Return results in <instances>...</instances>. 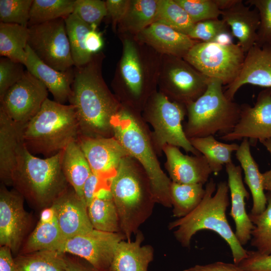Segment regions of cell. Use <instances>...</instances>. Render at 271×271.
I'll return each mask as SVG.
<instances>
[{
	"instance_id": "6da1fadb",
	"label": "cell",
	"mask_w": 271,
	"mask_h": 271,
	"mask_svg": "<svg viewBox=\"0 0 271 271\" xmlns=\"http://www.w3.org/2000/svg\"><path fill=\"white\" fill-rule=\"evenodd\" d=\"M103 54H93L86 65L74 68L72 90L68 101L74 108L79 136L99 138L113 137L111 121L121 103L102 75Z\"/></svg>"
},
{
	"instance_id": "7a4b0ae2",
	"label": "cell",
	"mask_w": 271,
	"mask_h": 271,
	"mask_svg": "<svg viewBox=\"0 0 271 271\" xmlns=\"http://www.w3.org/2000/svg\"><path fill=\"white\" fill-rule=\"evenodd\" d=\"M204 196L198 206L186 216L171 222L170 230L175 229L174 235L182 246L190 245L193 236L199 231L210 230L217 233L229 245L234 263L238 264L247 256L237 239L226 217L229 204V190L226 181L216 184L213 179L207 182Z\"/></svg>"
},
{
	"instance_id": "3957f363",
	"label": "cell",
	"mask_w": 271,
	"mask_h": 271,
	"mask_svg": "<svg viewBox=\"0 0 271 271\" xmlns=\"http://www.w3.org/2000/svg\"><path fill=\"white\" fill-rule=\"evenodd\" d=\"M112 82L114 95L123 106L141 113L158 84L162 55L154 49L144 54L141 42L126 37Z\"/></svg>"
},
{
	"instance_id": "277c9868",
	"label": "cell",
	"mask_w": 271,
	"mask_h": 271,
	"mask_svg": "<svg viewBox=\"0 0 271 271\" xmlns=\"http://www.w3.org/2000/svg\"><path fill=\"white\" fill-rule=\"evenodd\" d=\"M145 123L141 113L121 104L111 121L113 137L144 169L155 203L171 208L172 181L162 169Z\"/></svg>"
},
{
	"instance_id": "5b68a950",
	"label": "cell",
	"mask_w": 271,
	"mask_h": 271,
	"mask_svg": "<svg viewBox=\"0 0 271 271\" xmlns=\"http://www.w3.org/2000/svg\"><path fill=\"white\" fill-rule=\"evenodd\" d=\"M110 190L118 212L120 232L126 240L130 241L150 216L156 203L149 178L140 163L127 156L110 180Z\"/></svg>"
},
{
	"instance_id": "8992f818",
	"label": "cell",
	"mask_w": 271,
	"mask_h": 271,
	"mask_svg": "<svg viewBox=\"0 0 271 271\" xmlns=\"http://www.w3.org/2000/svg\"><path fill=\"white\" fill-rule=\"evenodd\" d=\"M79 136L78 121L70 104L48 98L37 114L24 126L23 141L33 155L46 158L63 151Z\"/></svg>"
},
{
	"instance_id": "52a82bcc",
	"label": "cell",
	"mask_w": 271,
	"mask_h": 271,
	"mask_svg": "<svg viewBox=\"0 0 271 271\" xmlns=\"http://www.w3.org/2000/svg\"><path fill=\"white\" fill-rule=\"evenodd\" d=\"M62 151L43 159L24 145L13 174L15 189L38 206H50L69 185L62 169Z\"/></svg>"
},
{
	"instance_id": "ba28073f",
	"label": "cell",
	"mask_w": 271,
	"mask_h": 271,
	"mask_svg": "<svg viewBox=\"0 0 271 271\" xmlns=\"http://www.w3.org/2000/svg\"><path fill=\"white\" fill-rule=\"evenodd\" d=\"M221 80L210 78L205 92L186 105L187 121L183 126L188 139L222 135L231 132L238 122L240 105L224 95Z\"/></svg>"
},
{
	"instance_id": "9c48e42d",
	"label": "cell",
	"mask_w": 271,
	"mask_h": 271,
	"mask_svg": "<svg viewBox=\"0 0 271 271\" xmlns=\"http://www.w3.org/2000/svg\"><path fill=\"white\" fill-rule=\"evenodd\" d=\"M142 112L144 120L153 127L151 137L157 154L161 155L165 146L171 145L194 155H201L185 133L182 121L187 111L184 105L173 101L160 91H156L148 99Z\"/></svg>"
},
{
	"instance_id": "30bf717a",
	"label": "cell",
	"mask_w": 271,
	"mask_h": 271,
	"mask_svg": "<svg viewBox=\"0 0 271 271\" xmlns=\"http://www.w3.org/2000/svg\"><path fill=\"white\" fill-rule=\"evenodd\" d=\"M245 55L237 43L221 45L199 41L183 59L203 75L219 79L227 86L239 75Z\"/></svg>"
},
{
	"instance_id": "8fae6325",
	"label": "cell",
	"mask_w": 271,
	"mask_h": 271,
	"mask_svg": "<svg viewBox=\"0 0 271 271\" xmlns=\"http://www.w3.org/2000/svg\"><path fill=\"white\" fill-rule=\"evenodd\" d=\"M209 81L183 58L162 55L158 85L171 100L186 106L205 92Z\"/></svg>"
},
{
	"instance_id": "7c38bea8",
	"label": "cell",
	"mask_w": 271,
	"mask_h": 271,
	"mask_svg": "<svg viewBox=\"0 0 271 271\" xmlns=\"http://www.w3.org/2000/svg\"><path fill=\"white\" fill-rule=\"evenodd\" d=\"M28 29V45L42 61L59 71L73 69L65 19L33 25Z\"/></svg>"
},
{
	"instance_id": "4fadbf2b",
	"label": "cell",
	"mask_w": 271,
	"mask_h": 271,
	"mask_svg": "<svg viewBox=\"0 0 271 271\" xmlns=\"http://www.w3.org/2000/svg\"><path fill=\"white\" fill-rule=\"evenodd\" d=\"M48 94L44 84L26 70L0 99V108L15 122L24 126L39 111Z\"/></svg>"
},
{
	"instance_id": "5bb4252c",
	"label": "cell",
	"mask_w": 271,
	"mask_h": 271,
	"mask_svg": "<svg viewBox=\"0 0 271 271\" xmlns=\"http://www.w3.org/2000/svg\"><path fill=\"white\" fill-rule=\"evenodd\" d=\"M126 240L121 232L92 230L65 240L59 251L82 258L100 269H108L117 244Z\"/></svg>"
},
{
	"instance_id": "9a60e30c",
	"label": "cell",
	"mask_w": 271,
	"mask_h": 271,
	"mask_svg": "<svg viewBox=\"0 0 271 271\" xmlns=\"http://www.w3.org/2000/svg\"><path fill=\"white\" fill-rule=\"evenodd\" d=\"M221 139L225 141L247 139L250 144L271 140V88L259 92L253 106L240 105L238 122L231 132L222 135Z\"/></svg>"
},
{
	"instance_id": "2e32d148",
	"label": "cell",
	"mask_w": 271,
	"mask_h": 271,
	"mask_svg": "<svg viewBox=\"0 0 271 271\" xmlns=\"http://www.w3.org/2000/svg\"><path fill=\"white\" fill-rule=\"evenodd\" d=\"M24 196L16 189L0 188V244L16 253L29 225V216L24 206Z\"/></svg>"
},
{
	"instance_id": "e0dca14e",
	"label": "cell",
	"mask_w": 271,
	"mask_h": 271,
	"mask_svg": "<svg viewBox=\"0 0 271 271\" xmlns=\"http://www.w3.org/2000/svg\"><path fill=\"white\" fill-rule=\"evenodd\" d=\"M92 172L110 181L115 176L122 160L129 156L113 137L90 138L79 136L77 139Z\"/></svg>"
},
{
	"instance_id": "ac0fdd59",
	"label": "cell",
	"mask_w": 271,
	"mask_h": 271,
	"mask_svg": "<svg viewBox=\"0 0 271 271\" xmlns=\"http://www.w3.org/2000/svg\"><path fill=\"white\" fill-rule=\"evenodd\" d=\"M247 84L271 88V44H255L246 53L241 70L234 81L226 86L225 96L233 100L238 89Z\"/></svg>"
},
{
	"instance_id": "d6986e66",
	"label": "cell",
	"mask_w": 271,
	"mask_h": 271,
	"mask_svg": "<svg viewBox=\"0 0 271 271\" xmlns=\"http://www.w3.org/2000/svg\"><path fill=\"white\" fill-rule=\"evenodd\" d=\"M51 205L65 240L93 229L86 203L70 186Z\"/></svg>"
},
{
	"instance_id": "ffe728a7",
	"label": "cell",
	"mask_w": 271,
	"mask_h": 271,
	"mask_svg": "<svg viewBox=\"0 0 271 271\" xmlns=\"http://www.w3.org/2000/svg\"><path fill=\"white\" fill-rule=\"evenodd\" d=\"M163 152L166 157L165 167L172 182L179 184H205L212 171L202 155L188 156L179 148L166 145Z\"/></svg>"
},
{
	"instance_id": "44dd1931",
	"label": "cell",
	"mask_w": 271,
	"mask_h": 271,
	"mask_svg": "<svg viewBox=\"0 0 271 271\" xmlns=\"http://www.w3.org/2000/svg\"><path fill=\"white\" fill-rule=\"evenodd\" d=\"M225 168L230 196V215L235 223L236 237L243 246L250 240L254 228L245 208V201L249 198V194L243 182L241 167L231 162L225 165Z\"/></svg>"
},
{
	"instance_id": "7402d4cb",
	"label": "cell",
	"mask_w": 271,
	"mask_h": 271,
	"mask_svg": "<svg viewBox=\"0 0 271 271\" xmlns=\"http://www.w3.org/2000/svg\"><path fill=\"white\" fill-rule=\"evenodd\" d=\"M135 38L161 55L183 58L198 41L164 24L155 22L135 35Z\"/></svg>"
},
{
	"instance_id": "603a6c76",
	"label": "cell",
	"mask_w": 271,
	"mask_h": 271,
	"mask_svg": "<svg viewBox=\"0 0 271 271\" xmlns=\"http://www.w3.org/2000/svg\"><path fill=\"white\" fill-rule=\"evenodd\" d=\"M23 128L0 108V178L5 185H13V174L24 146Z\"/></svg>"
},
{
	"instance_id": "cb8c5ba5",
	"label": "cell",
	"mask_w": 271,
	"mask_h": 271,
	"mask_svg": "<svg viewBox=\"0 0 271 271\" xmlns=\"http://www.w3.org/2000/svg\"><path fill=\"white\" fill-rule=\"evenodd\" d=\"M222 20L229 27L237 44L246 53L257 41V31L260 25L258 11L245 6L243 1L237 0L230 8L221 11Z\"/></svg>"
},
{
	"instance_id": "d4e9b609",
	"label": "cell",
	"mask_w": 271,
	"mask_h": 271,
	"mask_svg": "<svg viewBox=\"0 0 271 271\" xmlns=\"http://www.w3.org/2000/svg\"><path fill=\"white\" fill-rule=\"evenodd\" d=\"M26 51L24 66L27 70L44 84L54 100L65 104L71 93L74 69L65 72L58 71L42 61L28 45Z\"/></svg>"
},
{
	"instance_id": "484cf974",
	"label": "cell",
	"mask_w": 271,
	"mask_h": 271,
	"mask_svg": "<svg viewBox=\"0 0 271 271\" xmlns=\"http://www.w3.org/2000/svg\"><path fill=\"white\" fill-rule=\"evenodd\" d=\"M144 236L141 231L134 241L121 240L116 248L110 267L111 271H148L154 257L151 245H142Z\"/></svg>"
},
{
	"instance_id": "4316f807",
	"label": "cell",
	"mask_w": 271,
	"mask_h": 271,
	"mask_svg": "<svg viewBox=\"0 0 271 271\" xmlns=\"http://www.w3.org/2000/svg\"><path fill=\"white\" fill-rule=\"evenodd\" d=\"M64 241L55 210L51 205L42 211L39 221L28 238L21 253L46 250L59 251Z\"/></svg>"
},
{
	"instance_id": "83f0119b",
	"label": "cell",
	"mask_w": 271,
	"mask_h": 271,
	"mask_svg": "<svg viewBox=\"0 0 271 271\" xmlns=\"http://www.w3.org/2000/svg\"><path fill=\"white\" fill-rule=\"evenodd\" d=\"M250 144L243 139L236 151L235 156L240 163L244 175V182L249 189L252 198V206L249 214L256 215L261 213L267 204L266 194L263 185L262 173L253 158Z\"/></svg>"
},
{
	"instance_id": "f1b7e54d",
	"label": "cell",
	"mask_w": 271,
	"mask_h": 271,
	"mask_svg": "<svg viewBox=\"0 0 271 271\" xmlns=\"http://www.w3.org/2000/svg\"><path fill=\"white\" fill-rule=\"evenodd\" d=\"M61 166L69 186L85 202L83 187L92 171L77 140L71 142L62 151Z\"/></svg>"
},
{
	"instance_id": "f546056e",
	"label": "cell",
	"mask_w": 271,
	"mask_h": 271,
	"mask_svg": "<svg viewBox=\"0 0 271 271\" xmlns=\"http://www.w3.org/2000/svg\"><path fill=\"white\" fill-rule=\"evenodd\" d=\"M192 146L206 159L212 173L217 175L223 166L232 162L231 155L239 145L226 144L215 139L213 136L189 139Z\"/></svg>"
},
{
	"instance_id": "4dcf8cb0",
	"label": "cell",
	"mask_w": 271,
	"mask_h": 271,
	"mask_svg": "<svg viewBox=\"0 0 271 271\" xmlns=\"http://www.w3.org/2000/svg\"><path fill=\"white\" fill-rule=\"evenodd\" d=\"M28 27L0 23V55L24 65L27 59Z\"/></svg>"
},
{
	"instance_id": "1f68e13d",
	"label": "cell",
	"mask_w": 271,
	"mask_h": 271,
	"mask_svg": "<svg viewBox=\"0 0 271 271\" xmlns=\"http://www.w3.org/2000/svg\"><path fill=\"white\" fill-rule=\"evenodd\" d=\"M159 0H129L126 12L119 24L123 31L136 35L155 23Z\"/></svg>"
},
{
	"instance_id": "d6a6232c",
	"label": "cell",
	"mask_w": 271,
	"mask_h": 271,
	"mask_svg": "<svg viewBox=\"0 0 271 271\" xmlns=\"http://www.w3.org/2000/svg\"><path fill=\"white\" fill-rule=\"evenodd\" d=\"M14 260L17 271H66L65 254L58 251L20 253Z\"/></svg>"
},
{
	"instance_id": "836d02e7",
	"label": "cell",
	"mask_w": 271,
	"mask_h": 271,
	"mask_svg": "<svg viewBox=\"0 0 271 271\" xmlns=\"http://www.w3.org/2000/svg\"><path fill=\"white\" fill-rule=\"evenodd\" d=\"M65 21L74 67L84 66L91 60L93 56L86 48L85 38L87 34L94 27L73 13L66 18Z\"/></svg>"
},
{
	"instance_id": "e575fe53",
	"label": "cell",
	"mask_w": 271,
	"mask_h": 271,
	"mask_svg": "<svg viewBox=\"0 0 271 271\" xmlns=\"http://www.w3.org/2000/svg\"><path fill=\"white\" fill-rule=\"evenodd\" d=\"M205 192L201 184H179L172 182L170 196L173 214L183 217L194 210L201 202Z\"/></svg>"
},
{
	"instance_id": "d590c367",
	"label": "cell",
	"mask_w": 271,
	"mask_h": 271,
	"mask_svg": "<svg viewBox=\"0 0 271 271\" xmlns=\"http://www.w3.org/2000/svg\"><path fill=\"white\" fill-rule=\"evenodd\" d=\"M93 229L110 233L120 232L117 210L112 197L95 198L87 206Z\"/></svg>"
},
{
	"instance_id": "8d00e7d4",
	"label": "cell",
	"mask_w": 271,
	"mask_h": 271,
	"mask_svg": "<svg viewBox=\"0 0 271 271\" xmlns=\"http://www.w3.org/2000/svg\"><path fill=\"white\" fill-rule=\"evenodd\" d=\"M75 0H33L28 27L60 18L73 13Z\"/></svg>"
},
{
	"instance_id": "74e56055",
	"label": "cell",
	"mask_w": 271,
	"mask_h": 271,
	"mask_svg": "<svg viewBox=\"0 0 271 271\" xmlns=\"http://www.w3.org/2000/svg\"><path fill=\"white\" fill-rule=\"evenodd\" d=\"M265 194L267 204L265 210L258 215L249 214L254 225L250 245L256 249L258 253L264 255L271 254V192Z\"/></svg>"
},
{
	"instance_id": "f35d334b",
	"label": "cell",
	"mask_w": 271,
	"mask_h": 271,
	"mask_svg": "<svg viewBox=\"0 0 271 271\" xmlns=\"http://www.w3.org/2000/svg\"><path fill=\"white\" fill-rule=\"evenodd\" d=\"M164 24L188 36L194 23L175 0H159L155 22Z\"/></svg>"
},
{
	"instance_id": "ab89813d",
	"label": "cell",
	"mask_w": 271,
	"mask_h": 271,
	"mask_svg": "<svg viewBox=\"0 0 271 271\" xmlns=\"http://www.w3.org/2000/svg\"><path fill=\"white\" fill-rule=\"evenodd\" d=\"M33 0H0L1 23L28 27Z\"/></svg>"
},
{
	"instance_id": "60d3db41",
	"label": "cell",
	"mask_w": 271,
	"mask_h": 271,
	"mask_svg": "<svg viewBox=\"0 0 271 271\" xmlns=\"http://www.w3.org/2000/svg\"><path fill=\"white\" fill-rule=\"evenodd\" d=\"M187 12L192 22L196 23L221 16L214 0H175Z\"/></svg>"
},
{
	"instance_id": "b9f144b4",
	"label": "cell",
	"mask_w": 271,
	"mask_h": 271,
	"mask_svg": "<svg viewBox=\"0 0 271 271\" xmlns=\"http://www.w3.org/2000/svg\"><path fill=\"white\" fill-rule=\"evenodd\" d=\"M73 14L96 28L107 15L105 2L101 0H75Z\"/></svg>"
},
{
	"instance_id": "7bdbcfd3",
	"label": "cell",
	"mask_w": 271,
	"mask_h": 271,
	"mask_svg": "<svg viewBox=\"0 0 271 271\" xmlns=\"http://www.w3.org/2000/svg\"><path fill=\"white\" fill-rule=\"evenodd\" d=\"M230 31L229 27L222 19H210L194 24L188 36L200 42H214L218 35Z\"/></svg>"
},
{
	"instance_id": "ee69618b",
	"label": "cell",
	"mask_w": 271,
	"mask_h": 271,
	"mask_svg": "<svg viewBox=\"0 0 271 271\" xmlns=\"http://www.w3.org/2000/svg\"><path fill=\"white\" fill-rule=\"evenodd\" d=\"M245 4L254 6L259 15L260 25L255 44H271V0H248Z\"/></svg>"
},
{
	"instance_id": "f6af8a7d",
	"label": "cell",
	"mask_w": 271,
	"mask_h": 271,
	"mask_svg": "<svg viewBox=\"0 0 271 271\" xmlns=\"http://www.w3.org/2000/svg\"><path fill=\"white\" fill-rule=\"evenodd\" d=\"M24 65L8 58L0 59V99L8 90L18 82L24 76L26 71Z\"/></svg>"
},
{
	"instance_id": "bcb514c9",
	"label": "cell",
	"mask_w": 271,
	"mask_h": 271,
	"mask_svg": "<svg viewBox=\"0 0 271 271\" xmlns=\"http://www.w3.org/2000/svg\"><path fill=\"white\" fill-rule=\"evenodd\" d=\"M237 265L244 271H271V254L247 251V256Z\"/></svg>"
},
{
	"instance_id": "7dc6e473",
	"label": "cell",
	"mask_w": 271,
	"mask_h": 271,
	"mask_svg": "<svg viewBox=\"0 0 271 271\" xmlns=\"http://www.w3.org/2000/svg\"><path fill=\"white\" fill-rule=\"evenodd\" d=\"M110 181L92 172L83 187V198L87 206L93 201L96 194L101 188L110 187Z\"/></svg>"
},
{
	"instance_id": "c3c4849f",
	"label": "cell",
	"mask_w": 271,
	"mask_h": 271,
	"mask_svg": "<svg viewBox=\"0 0 271 271\" xmlns=\"http://www.w3.org/2000/svg\"><path fill=\"white\" fill-rule=\"evenodd\" d=\"M105 2L107 15L110 17L115 27L123 18L127 10L129 0H107Z\"/></svg>"
},
{
	"instance_id": "681fc988",
	"label": "cell",
	"mask_w": 271,
	"mask_h": 271,
	"mask_svg": "<svg viewBox=\"0 0 271 271\" xmlns=\"http://www.w3.org/2000/svg\"><path fill=\"white\" fill-rule=\"evenodd\" d=\"M65 261L66 271H111L110 269L96 267L87 261L74 255L71 256L65 254Z\"/></svg>"
},
{
	"instance_id": "f907efd6",
	"label": "cell",
	"mask_w": 271,
	"mask_h": 271,
	"mask_svg": "<svg viewBox=\"0 0 271 271\" xmlns=\"http://www.w3.org/2000/svg\"><path fill=\"white\" fill-rule=\"evenodd\" d=\"M183 271H244L235 263L217 261L204 265H195Z\"/></svg>"
},
{
	"instance_id": "816d5d0a",
	"label": "cell",
	"mask_w": 271,
	"mask_h": 271,
	"mask_svg": "<svg viewBox=\"0 0 271 271\" xmlns=\"http://www.w3.org/2000/svg\"><path fill=\"white\" fill-rule=\"evenodd\" d=\"M103 45L101 35L96 30V28H92L87 34L85 38V46L88 52L92 55L98 53L102 49Z\"/></svg>"
},
{
	"instance_id": "f5cc1de1",
	"label": "cell",
	"mask_w": 271,
	"mask_h": 271,
	"mask_svg": "<svg viewBox=\"0 0 271 271\" xmlns=\"http://www.w3.org/2000/svg\"><path fill=\"white\" fill-rule=\"evenodd\" d=\"M0 271H17L12 251L6 246L0 248Z\"/></svg>"
},
{
	"instance_id": "db71d44e",
	"label": "cell",
	"mask_w": 271,
	"mask_h": 271,
	"mask_svg": "<svg viewBox=\"0 0 271 271\" xmlns=\"http://www.w3.org/2000/svg\"><path fill=\"white\" fill-rule=\"evenodd\" d=\"M266 149L271 157V140H267L260 142ZM263 185L264 190L271 192V168L262 173Z\"/></svg>"
},
{
	"instance_id": "11a10c76",
	"label": "cell",
	"mask_w": 271,
	"mask_h": 271,
	"mask_svg": "<svg viewBox=\"0 0 271 271\" xmlns=\"http://www.w3.org/2000/svg\"><path fill=\"white\" fill-rule=\"evenodd\" d=\"M233 38L231 31L225 32L218 35L214 42L221 45H229L233 43Z\"/></svg>"
},
{
	"instance_id": "9f6ffc18",
	"label": "cell",
	"mask_w": 271,
	"mask_h": 271,
	"mask_svg": "<svg viewBox=\"0 0 271 271\" xmlns=\"http://www.w3.org/2000/svg\"><path fill=\"white\" fill-rule=\"evenodd\" d=\"M220 11H224L230 8L235 4L237 0H214Z\"/></svg>"
}]
</instances>
